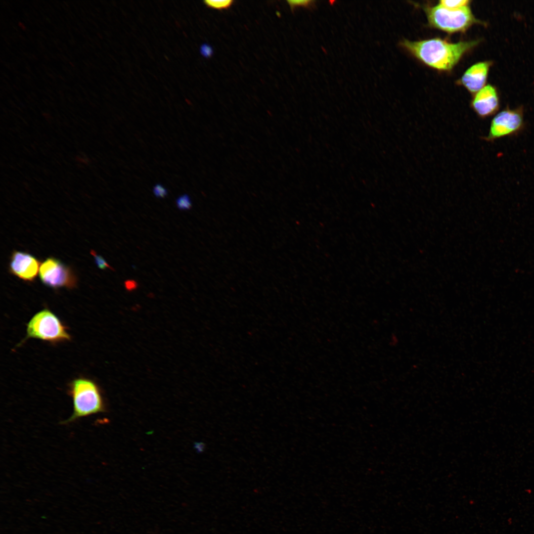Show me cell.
Segmentation results:
<instances>
[{"instance_id": "6da1fadb", "label": "cell", "mask_w": 534, "mask_h": 534, "mask_svg": "<svg viewBox=\"0 0 534 534\" xmlns=\"http://www.w3.org/2000/svg\"><path fill=\"white\" fill-rule=\"evenodd\" d=\"M480 40L451 43L440 38L411 41L403 40L400 45L426 65L441 71H450L463 56L477 46Z\"/></svg>"}, {"instance_id": "7a4b0ae2", "label": "cell", "mask_w": 534, "mask_h": 534, "mask_svg": "<svg viewBox=\"0 0 534 534\" xmlns=\"http://www.w3.org/2000/svg\"><path fill=\"white\" fill-rule=\"evenodd\" d=\"M68 393L72 400L73 410L71 416L63 422V424L105 410L100 389L91 379L85 377L74 379L68 384Z\"/></svg>"}, {"instance_id": "3957f363", "label": "cell", "mask_w": 534, "mask_h": 534, "mask_svg": "<svg viewBox=\"0 0 534 534\" xmlns=\"http://www.w3.org/2000/svg\"><path fill=\"white\" fill-rule=\"evenodd\" d=\"M425 11L431 26L448 33L464 32L475 24L486 25L474 16L469 5L449 9L438 4Z\"/></svg>"}, {"instance_id": "277c9868", "label": "cell", "mask_w": 534, "mask_h": 534, "mask_svg": "<svg viewBox=\"0 0 534 534\" xmlns=\"http://www.w3.org/2000/svg\"><path fill=\"white\" fill-rule=\"evenodd\" d=\"M30 338L56 344L70 341L71 336L60 318L44 308L35 313L26 325V335L22 343Z\"/></svg>"}, {"instance_id": "5b68a950", "label": "cell", "mask_w": 534, "mask_h": 534, "mask_svg": "<svg viewBox=\"0 0 534 534\" xmlns=\"http://www.w3.org/2000/svg\"><path fill=\"white\" fill-rule=\"evenodd\" d=\"M526 123L523 107L505 108L496 114L491 121L489 132L483 139L492 142L505 136L517 135L524 130Z\"/></svg>"}, {"instance_id": "8992f818", "label": "cell", "mask_w": 534, "mask_h": 534, "mask_svg": "<svg viewBox=\"0 0 534 534\" xmlns=\"http://www.w3.org/2000/svg\"><path fill=\"white\" fill-rule=\"evenodd\" d=\"M39 276L45 286L57 289H73L77 285V277L73 269L59 259L47 258L41 264Z\"/></svg>"}, {"instance_id": "52a82bcc", "label": "cell", "mask_w": 534, "mask_h": 534, "mask_svg": "<svg viewBox=\"0 0 534 534\" xmlns=\"http://www.w3.org/2000/svg\"><path fill=\"white\" fill-rule=\"evenodd\" d=\"M41 264L32 254L15 250L10 256L9 272L24 281L32 282L38 276Z\"/></svg>"}, {"instance_id": "ba28073f", "label": "cell", "mask_w": 534, "mask_h": 534, "mask_svg": "<svg viewBox=\"0 0 534 534\" xmlns=\"http://www.w3.org/2000/svg\"><path fill=\"white\" fill-rule=\"evenodd\" d=\"M471 107L482 119L495 114L500 107V99L496 88L490 84L486 85L474 95Z\"/></svg>"}, {"instance_id": "9c48e42d", "label": "cell", "mask_w": 534, "mask_h": 534, "mask_svg": "<svg viewBox=\"0 0 534 534\" xmlns=\"http://www.w3.org/2000/svg\"><path fill=\"white\" fill-rule=\"evenodd\" d=\"M492 64L491 61H481L473 64L464 72L457 84L475 94L486 86Z\"/></svg>"}, {"instance_id": "30bf717a", "label": "cell", "mask_w": 534, "mask_h": 534, "mask_svg": "<svg viewBox=\"0 0 534 534\" xmlns=\"http://www.w3.org/2000/svg\"><path fill=\"white\" fill-rule=\"evenodd\" d=\"M204 4L211 8L222 10L229 8L234 2L232 0H206L203 1Z\"/></svg>"}, {"instance_id": "8fae6325", "label": "cell", "mask_w": 534, "mask_h": 534, "mask_svg": "<svg viewBox=\"0 0 534 534\" xmlns=\"http://www.w3.org/2000/svg\"><path fill=\"white\" fill-rule=\"evenodd\" d=\"M470 3V1L468 0H442L439 2L438 4L449 9H457L465 6L469 5Z\"/></svg>"}, {"instance_id": "7c38bea8", "label": "cell", "mask_w": 534, "mask_h": 534, "mask_svg": "<svg viewBox=\"0 0 534 534\" xmlns=\"http://www.w3.org/2000/svg\"><path fill=\"white\" fill-rule=\"evenodd\" d=\"M176 205L180 210H188L192 207V202L189 196L184 194L179 196L176 200Z\"/></svg>"}, {"instance_id": "4fadbf2b", "label": "cell", "mask_w": 534, "mask_h": 534, "mask_svg": "<svg viewBox=\"0 0 534 534\" xmlns=\"http://www.w3.org/2000/svg\"><path fill=\"white\" fill-rule=\"evenodd\" d=\"M287 2L292 12L298 7H305L310 8L312 6L315 1L312 0H288Z\"/></svg>"}, {"instance_id": "5bb4252c", "label": "cell", "mask_w": 534, "mask_h": 534, "mask_svg": "<svg viewBox=\"0 0 534 534\" xmlns=\"http://www.w3.org/2000/svg\"><path fill=\"white\" fill-rule=\"evenodd\" d=\"M91 254L94 257L95 263L99 268L103 270L109 268L113 271L115 270V269L108 264L102 256L97 255L95 251L91 250Z\"/></svg>"}, {"instance_id": "9a60e30c", "label": "cell", "mask_w": 534, "mask_h": 534, "mask_svg": "<svg viewBox=\"0 0 534 534\" xmlns=\"http://www.w3.org/2000/svg\"><path fill=\"white\" fill-rule=\"evenodd\" d=\"M154 195L158 198L165 197L168 193V190L160 183L155 185L153 188Z\"/></svg>"}, {"instance_id": "2e32d148", "label": "cell", "mask_w": 534, "mask_h": 534, "mask_svg": "<svg viewBox=\"0 0 534 534\" xmlns=\"http://www.w3.org/2000/svg\"><path fill=\"white\" fill-rule=\"evenodd\" d=\"M126 289L129 291L135 289L138 286L137 282L134 279H128L124 282Z\"/></svg>"}]
</instances>
